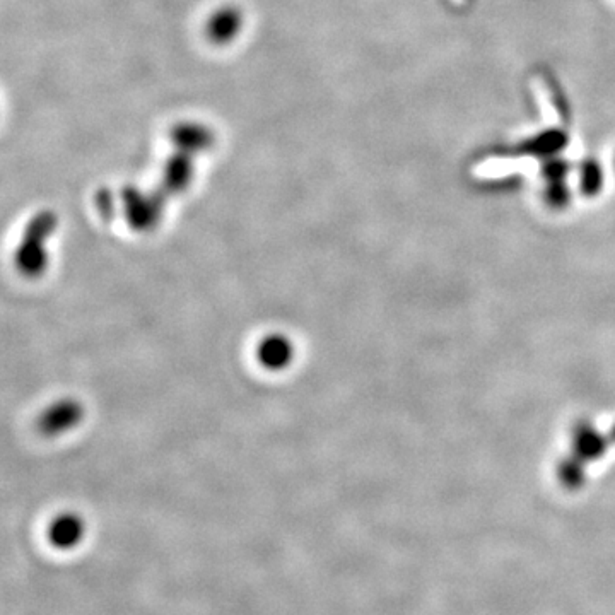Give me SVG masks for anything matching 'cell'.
I'll use <instances>...</instances> for the list:
<instances>
[{
  "label": "cell",
  "mask_w": 615,
  "mask_h": 615,
  "mask_svg": "<svg viewBox=\"0 0 615 615\" xmlns=\"http://www.w3.org/2000/svg\"><path fill=\"white\" fill-rule=\"evenodd\" d=\"M609 440L604 434H600L592 422H578L571 434V455L576 460L593 462L604 455Z\"/></svg>",
  "instance_id": "obj_1"
},
{
  "label": "cell",
  "mask_w": 615,
  "mask_h": 615,
  "mask_svg": "<svg viewBox=\"0 0 615 615\" xmlns=\"http://www.w3.org/2000/svg\"><path fill=\"white\" fill-rule=\"evenodd\" d=\"M50 540L59 549H72L79 544L84 535V525L76 516L65 515L57 518L50 527Z\"/></svg>",
  "instance_id": "obj_2"
},
{
  "label": "cell",
  "mask_w": 615,
  "mask_h": 615,
  "mask_svg": "<svg viewBox=\"0 0 615 615\" xmlns=\"http://www.w3.org/2000/svg\"><path fill=\"white\" fill-rule=\"evenodd\" d=\"M240 24V12L236 9H223L209 21V36L217 43H224L238 33Z\"/></svg>",
  "instance_id": "obj_3"
},
{
  "label": "cell",
  "mask_w": 615,
  "mask_h": 615,
  "mask_svg": "<svg viewBox=\"0 0 615 615\" xmlns=\"http://www.w3.org/2000/svg\"><path fill=\"white\" fill-rule=\"evenodd\" d=\"M173 141L182 147L183 151H197L211 146L212 134L200 125H182L173 132Z\"/></svg>",
  "instance_id": "obj_4"
},
{
  "label": "cell",
  "mask_w": 615,
  "mask_h": 615,
  "mask_svg": "<svg viewBox=\"0 0 615 615\" xmlns=\"http://www.w3.org/2000/svg\"><path fill=\"white\" fill-rule=\"evenodd\" d=\"M580 185L583 194H598V190L604 185V170H602V166L597 161L586 159V161L581 163Z\"/></svg>",
  "instance_id": "obj_5"
},
{
  "label": "cell",
  "mask_w": 615,
  "mask_h": 615,
  "mask_svg": "<svg viewBox=\"0 0 615 615\" xmlns=\"http://www.w3.org/2000/svg\"><path fill=\"white\" fill-rule=\"evenodd\" d=\"M260 356L264 359L265 364L279 368L291 358V346L281 337H272V339L265 340Z\"/></svg>",
  "instance_id": "obj_6"
},
{
  "label": "cell",
  "mask_w": 615,
  "mask_h": 615,
  "mask_svg": "<svg viewBox=\"0 0 615 615\" xmlns=\"http://www.w3.org/2000/svg\"><path fill=\"white\" fill-rule=\"evenodd\" d=\"M559 481L563 482L564 486L568 487H580L585 477V469H583V463L580 460L571 455V457L564 458L563 462L559 463Z\"/></svg>",
  "instance_id": "obj_7"
},
{
  "label": "cell",
  "mask_w": 615,
  "mask_h": 615,
  "mask_svg": "<svg viewBox=\"0 0 615 615\" xmlns=\"http://www.w3.org/2000/svg\"><path fill=\"white\" fill-rule=\"evenodd\" d=\"M188 171H190V166H188L187 158L185 156H176L175 159H171L170 166H168V176H170L168 180L175 187H180V185L187 182Z\"/></svg>",
  "instance_id": "obj_8"
},
{
  "label": "cell",
  "mask_w": 615,
  "mask_h": 615,
  "mask_svg": "<svg viewBox=\"0 0 615 615\" xmlns=\"http://www.w3.org/2000/svg\"><path fill=\"white\" fill-rule=\"evenodd\" d=\"M610 436H612V440L615 441V428L612 429V434H610Z\"/></svg>",
  "instance_id": "obj_9"
}]
</instances>
